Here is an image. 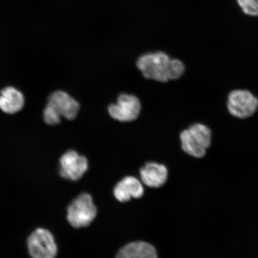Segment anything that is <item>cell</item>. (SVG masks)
Listing matches in <instances>:
<instances>
[{
  "label": "cell",
  "instance_id": "15",
  "mask_svg": "<svg viewBox=\"0 0 258 258\" xmlns=\"http://www.w3.org/2000/svg\"><path fill=\"white\" fill-rule=\"evenodd\" d=\"M185 72L184 64L177 59H170L169 70V80H176L180 78Z\"/></svg>",
  "mask_w": 258,
  "mask_h": 258
},
{
  "label": "cell",
  "instance_id": "7",
  "mask_svg": "<svg viewBox=\"0 0 258 258\" xmlns=\"http://www.w3.org/2000/svg\"><path fill=\"white\" fill-rule=\"evenodd\" d=\"M47 105L55 109L60 116L70 120L76 118L80 109L79 103L63 91L53 93L48 98Z\"/></svg>",
  "mask_w": 258,
  "mask_h": 258
},
{
  "label": "cell",
  "instance_id": "12",
  "mask_svg": "<svg viewBox=\"0 0 258 258\" xmlns=\"http://www.w3.org/2000/svg\"><path fill=\"white\" fill-rule=\"evenodd\" d=\"M180 140L182 150L189 156L198 159L205 156L207 150L196 140L188 129L182 132L180 135Z\"/></svg>",
  "mask_w": 258,
  "mask_h": 258
},
{
  "label": "cell",
  "instance_id": "11",
  "mask_svg": "<svg viewBox=\"0 0 258 258\" xmlns=\"http://www.w3.org/2000/svg\"><path fill=\"white\" fill-rule=\"evenodd\" d=\"M23 94L14 87L3 89L0 94V109L7 114H13L20 111L24 106Z\"/></svg>",
  "mask_w": 258,
  "mask_h": 258
},
{
  "label": "cell",
  "instance_id": "3",
  "mask_svg": "<svg viewBox=\"0 0 258 258\" xmlns=\"http://www.w3.org/2000/svg\"><path fill=\"white\" fill-rule=\"evenodd\" d=\"M27 246L32 258H56L57 246L52 234L44 228H38L31 234Z\"/></svg>",
  "mask_w": 258,
  "mask_h": 258
},
{
  "label": "cell",
  "instance_id": "16",
  "mask_svg": "<svg viewBox=\"0 0 258 258\" xmlns=\"http://www.w3.org/2000/svg\"><path fill=\"white\" fill-rule=\"evenodd\" d=\"M44 120L48 125H54L60 123L61 116L55 109L49 105H47L44 112Z\"/></svg>",
  "mask_w": 258,
  "mask_h": 258
},
{
  "label": "cell",
  "instance_id": "5",
  "mask_svg": "<svg viewBox=\"0 0 258 258\" xmlns=\"http://www.w3.org/2000/svg\"><path fill=\"white\" fill-rule=\"evenodd\" d=\"M141 104L137 96L121 94L115 104L109 105L108 111L111 117L121 122L136 120L140 114Z\"/></svg>",
  "mask_w": 258,
  "mask_h": 258
},
{
  "label": "cell",
  "instance_id": "4",
  "mask_svg": "<svg viewBox=\"0 0 258 258\" xmlns=\"http://www.w3.org/2000/svg\"><path fill=\"white\" fill-rule=\"evenodd\" d=\"M227 107L235 117L249 118L257 111L258 99L248 90H235L228 96Z\"/></svg>",
  "mask_w": 258,
  "mask_h": 258
},
{
  "label": "cell",
  "instance_id": "8",
  "mask_svg": "<svg viewBox=\"0 0 258 258\" xmlns=\"http://www.w3.org/2000/svg\"><path fill=\"white\" fill-rule=\"evenodd\" d=\"M113 193L118 202L124 203L128 202L132 198H141L144 195V188L136 177L126 176L116 184Z\"/></svg>",
  "mask_w": 258,
  "mask_h": 258
},
{
  "label": "cell",
  "instance_id": "6",
  "mask_svg": "<svg viewBox=\"0 0 258 258\" xmlns=\"http://www.w3.org/2000/svg\"><path fill=\"white\" fill-rule=\"evenodd\" d=\"M59 173L63 178L77 181L83 176L89 168L86 157L76 151L70 150L60 157Z\"/></svg>",
  "mask_w": 258,
  "mask_h": 258
},
{
  "label": "cell",
  "instance_id": "1",
  "mask_svg": "<svg viewBox=\"0 0 258 258\" xmlns=\"http://www.w3.org/2000/svg\"><path fill=\"white\" fill-rule=\"evenodd\" d=\"M97 209L91 195L81 194L71 203L67 209V219L74 228L88 227L94 220Z\"/></svg>",
  "mask_w": 258,
  "mask_h": 258
},
{
  "label": "cell",
  "instance_id": "14",
  "mask_svg": "<svg viewBox=\"0 0 258 258\" xmlns=\"http://www.w3.org/2000/svg\"><path fill=\"white\" fill-rule=\"evenodd\" d=\"M241 11L251 17L258 16V0H236Z\"/></svg>",
  "mask_w": 258,
  "mask_h": 258
},
{
  "label": "cell",
  "instance_id": "2",
  "mask_svg": "<svg viewBox=\"0 0 258 258\" xmlns=\"http://www.w3.org/2000/svg\"><path fill=\"white\" fill-rule=\"evenodd\" d=\"M170 61L169 56L164 52L147 53L139 58L137 64L145 78L167 82L169 80Z\"/></svg>",
  "mask_w": 258,
  "mask_h": 258
},
{
  "label": "cell",
  "instance_id": "10",
  "mask_svg": "<svg viewBox=\"0 0 258 258\" xmlns=\"http://www.w3.org/2000/svg\"><path fill=\"white\" fill-rule=\"evenodd\" d=\"M115 258H158L156 248L143 241L131 242L118 251Z\"/></svg>",
  "mask_w": 258,
  "mask_h": 258
},
{
  "label": "cell",
  "instance_id": "13",
  "mask_svg": "<svg viewBox=\"0 0 258 258\" xmlns=\"http://www.w3.org/2000/svg\"><path fill=\"white\" fill-rule=\"evenodd\" d=\"M196 140L206 150L211 146L212 132L207 125L201 123L194 124L188 128Z\"/></svg>",
  "mask_w": 258,
  "mask_h": 258
},
{
  "label": "cell",
  "instance_id": "9",
  "mask_svg": "<svg viewBox=\"0 0 258 258\" xmlns=\"http://www.w3.org/2000/svg\"><path fill=\"white\" fill-rule=\"evenodd\" d=\"M142 182L150 188H160L165 183L168 177V170L162 164L149 162L140 169Z\"/></svg>",
  "mask_w": 258,
  "mask_h": 258
}]
</instances>
